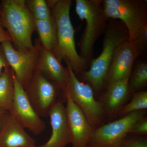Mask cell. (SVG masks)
Here are the masks:
<instances>
[{"mask_svg": "<svg viewBox=\"0 0 147 147\" xmlns=\"http://www.w3.org/2000/svg\"><path fill=\"white\" fill-rule=\"evenodd\" d=\"M128 79L119 81L101 94L99 101L105 110L106 118L109 122L118 117L123 107L132 96L128 86Z\"/></svg>", "mask_w": 147, "mask_h": 147, "instance_id": "obj_16", "label": "cell"}, {"mask_svg": "<svg viewBox=\"0 0 147 147\" xmlns=\"http://www.w3.org/2000/svg\"><path fill=\"white\" fill-rule=\"evenodd\" d=\"M26 3L34 20H47L53 15L52 9L45 0H26Z\"/></svg>", "mask_w": 147, "mask_h": 147, "instance_id": "obj_20", "label": "cell"}, {"mask_svg": "<svg viewBox=\"0 0 147 147\" xmlns=\"http://www.w3.org/2000/svg\"><path fill=\"white\" fill-rule=\"evenodd\" d=\"M35 141L27 133L13 114L6 112L0 130V147H35Z\"/></svg>", "mask_w": 147, "mask_h": 147, "instance_id": "obj_14", "label": "cell"}, {"mask_svg": "<svg viewBox=\"0 0 147 147\" xmlns=\"http://www.w3.org/2000/svg\"><path fill=\"white\" fill-rule=\"evenodd\" d=\"M9 66L5 55L1 45H0V76L2 73L3 69Z\"/></svg>", "mask_w": 147, "mask_h": 147, "instance_id": "obj_25", "label": "cell"}, {"mask_svg": "<svg viewBox=\"0 0 147 147\" xmlns=\"http://www.w3.org/2000/svg\"><path fill=\"white\" fill-rule=\"evenodd\" d=\"M146 110L128 113L95 129L88 147H120L136 122L145 117Z\"/></svg>", "mask_w": 147, "mask_h": 147, "instance_id": "obj_6", "label": "cell"}, {"mask_svg": "<svg viewBox=\"0 0 147 147\" xmlns=\"http://www.w3.org/2000/svg\"><path fill=\"white\" fill-rule=\"evenodd\" d=\"M6 112L3 111V110H0V130L1 129L3 118Z\"/></svg>", "mask_w": 147, "mask_h": 147, "instance_id": "obj_27", "label": "cell"}, {"mask_svg": "<svg viewBox=\"0 0 147 147\" xmlns=\"http://www.w3.org/2000/svg\"><path fill=\"white\" fill-rule=\"evenodd\" d=\"M134 43L141 55L146 50L147 45V25L142 27L137 32L132 42Z\"/></svg>", "mask_w": 147, "mask_h": 147, "instance_id": "obj_22", "label": "cell"}, {"mask_svg": "<svg viewBox=\"0 0 147 147\" xmlns=\"http://www.w3.org/2000/svg\"><path fill=\"white\" fill-rule=\"evenodd\" d=\"M49 116L52 128L51 137L44 144L35 147H65L71 144L65 107L62 98H58Z\"/></svg>", "mask_w": 147, "mask_h": 147, "instance_id": "obj_15", "label": "cell"}, {"mask_svg": "<svg viewBox=\"0 0 147 147\" xmlns=\"http://www.w3.org/2000/svg\"><path fill=\"white\" fill-rule=\"evenodd\" d=\"M67 120L72 147H88L95 129L83 111L73 102L68 90L64 96Z\"/></svg>", "mask_w": 147, "mask_h": 147, "instance_id": "obj_13", "label": "cell"}, {"mask_svg": "<svg viewBox=\"0 0 147 147\" xmlns=\"http://www.w3.org/2000/svg\"><path fill=\"white\" fill-rule=\"evenodd\" d=\"M132 96L131 101L122 108L119 114V118L134 111L146 110L147 91L137 92L133 94Z\"/></svg>", "mask_w": 147, "mask_h": 147, "instance_id": "obj_21", "label": "cell"}, {"mask_svg": "<svg viewBox=\"0 0 147 147\" xmlns=\"http://www.w3.org/2000/svg\"><path fill=\"white\" fill-rule=\"evenodd\" d=\"M105 15L109 19L119 20L126 27L131 42L139 30L147 25L146 1L144 0H103Z\"/></svg>", "mask_w": 147, "mask_h": 147, "instance_id": "obj_5", "label": "cell"}, {"mask_svg": "<svg viewBox=\"0 0 147 147\" xmlns=\"http://www.w3.org/2000/svg\"><path fill=\"white\" fill-rule=\"evenodd\" d=\"M28 99L37 114L47 117L58 99L60 90L39 74L34 72L25 89Z\"/></svg>", "mask_w": 147, "mask_h": 147, "instance_id": "obj_8", "label": "cell"}, {"mask_svg": "<svg viewBox=\"0 0 147 147\" xmlns=\"http://www.w3.org/2000/svg\"><path fill=\"white\" fill-rule=\"evenodd\" d=\"M133 71L128 80V86L132 94L146 86L147 63L139 61L133 66Z\"/></svg>", "mask_w": 147, "mask_h": 147, "instance_id": "obj_19", "label": "cell"}, {"mask_svg": "<svg viewBox=\"0 0 147 147\" xmlns=\"http://www.w3.org/2000/svg\"><path fill=\"white\" fill-rule=\"evenodd\" d=\"M75 3L76 13L86 23L78 43L79 55L88 65L93 59L95 43L105 33L109 19L104 13L102 0H76Z\"/></svg>", "mask_w": 147, "mask_h": 147, "instance_id": "obj_4", "label": "cell"}, {"mask_svg": "<svg viewBox=\"0 0 147 147\" xmlns=\"http://www.w3.org/2000/svg\"><path fill=\"white\" fill-rule=\"evenodd\" d=\"M5 40H8L12 42V40L10 36L4 29L0 18V42L1 43Z\"/></svg>", "mask_w": 147, "mask_h": 147, "instance_id": "obj_26", "label": "cell"}, {"mask_svg": "<svg viewBox=\"0 0 147 147\" xmlns=\"http://www.w3.org/2000/svg\"><path fill=\"white\" fill-rule=\"evenodd\" d=\"M147 134V118L144 117L134 124L129 134L134 136L146 135Z\"/></svg>", "mask_w": 147, "mask_h": 147, "instance_id": "obj_24", "label": "cell"}, {"mask_svg": "<svg viewBox=\"0 0 147 147\" xmlns=\"http://www.w3.org/2000/svg\"><path fill=\"white\" fill-rule=\"evenodd\" d=\"M141 55L132 42L125 41L119 45L115 50L108 70L105 90L119 81L129 79L135 61Z\"/></svg>", "mask_w": 147, "mask_h": 147, "instance_id": "obj_10", "label": "cell"}, {"mask_svg": "<svg viewBox=\"0 0 147 147\" xmlns=\"http://www.w3.org/2000/svg\"><path fill=\"white\" fill-rule=\"evenodd\" d=\"M14 96L12 112L15 117L24 128L35 135L41 134L46 128V123L33 108L22 86L13 75Z\"/></svg>", "mask_w": 147, "mask_h": 147, "instance_id": "obj_11", "label": "cell"}, {"mask_svg": "<svg viewBox=\"0 0 147 147\" xmlns=\"http://www.w3.org/2000/svg\"><path fill=\"white\" fill-rule=\"evenodd\" d=\"M104 34L101 53L92 60L90 69L82 74L84 80L90 84L96 94L105 89V80L115 50L129 38L126 27L117 19H109Z\"/></svg>", "mask_w": 147, "mask_h": 147, "instance_id": "obj_2", "label": "cell"}, {"mask_svg": "<svg viewBox=\"0 0 147 147\" xmlns=\"http://www.w3.org/2000/svg\"><path fill=\"white\" fill-rule=\"evenodd\" d=\"M34 72L39 74L53 83L64 96L68 89L70 74L50 51L41 45L35 64Z\"/></svg>", "mask_w": 147, "mask_h": 147, "instance_id": "obj_12", "label": "cell"}, {"mask_svg": "<svg viewBox=\"0 0 147 147\" xmlns=\"http://www.w3.org/2000/svg\"><path fill=\"white\" fill-rule=\"evenodd\" d=\"M1 45L9 66L14 72L18 82L26 88L30 81L33 74L36 61L41 43L39 38L35 40L34 47L25 53L16 50L11 41L5 40Z\"/></svg>", "mask_w": 147, "mask_h": 147, "instance_id": "obj_9", "label": "cell"}, {"mask_svg": "<svg viewBox=\"0 0 147 147\" xmlns=\"http://www.w3.org/2000/svg\"><path fill=\"white\" fill-rule=\"evenodd\" d=\"M0 18L7 29L17 51L25 53L32 50L34 44L32 35L36 31L35 20L25 0H3Z\"/></svg>", "mask_w": 147, "mask_h": 147, "instance_id": "obj_3", "label": "cell"}, {"mask_svg": "<svg viewBox=\"0 0 147 147\" xmlns=\"http://www.w3.org/2000/svg\"><path fill=\"white\" fill-rule=\"evenodd\" d=\"M1 2H0V11H1Z\"/></svg>", "mask_w": 147, "mask_h": 147, "instance_id": "obj_28", "label": "cell"}, {"mask_svg": "<svg viewBox=\"0 0 147 147\" xmlns=\"http://www.w3.org/2000/svg\"><path fill=\"white\" fill-rule=\"evenodd\" d=\"M120 147H147V137L128 136Z\"/></svg>", "mask_w": 147, "mask_h": 147, "instance_id": "obj_23", "label": "cell"}, {"mask_svg": "<svg viewBox=\"0 0 147 147\" xmlns=\"http://www.w3.org/2000/svg\"><path fill=\"white\" fill-rule=\"evenodd\" d=\"M52 11L57 25L58 46L55 57L71 67L76 76L82 75L88 65L76 51L74 31L70 20L71 0L46 1Z\"/></svg>", "mask_w": 147, "mask_h": 147, "instance_id": "obj_1", "label": "cell"}, {"mask_svg": "<svg viewBox=\"0 0 147 147\" xmlns=\"http://www.w3.org/2000/svg\"><path fill=\"white\" fill-rule=\"evenodd\" d=\"M70 74L68 92L74 102L83 111L90 124L94 129L104 124L106 119L102 103L96 100L90 84L80 82L71 67L66 65Z\"/></svg>", "mask_w": 147, "mask_h": 147, "instance_id": "obj_7", "label": "cell"}, {"mask_svg": "<svg viewBox=\"0 0 147 147\" xmlns=\"http://www.w3.org/2000/svg\"><path fill=\"white\" fill-rule=\"evenodd\" d=\"M36 31L39 36L41 45L55 56L58 46L57 30L55 17L47 20H35Z\"/></svg>", "mask_w": 147, "mask_h": 147, "instance_id": "obj_17", "label": "cell"}, {"mask_svg": "<svg viewBox=\"0 0 147 147\" xmlns=\"http://www.w3.org/2000/svg\"><path fill=\"white\" fill-rule=\"evenodd\" d=\"M14 72L10 67L4 69L0 76V110L11 112L14 96Z\"/></svg>", "mask_w": 147, "mask_h": 147, "instance_id": "obj_18", "label": "cell"}]
</instances>
